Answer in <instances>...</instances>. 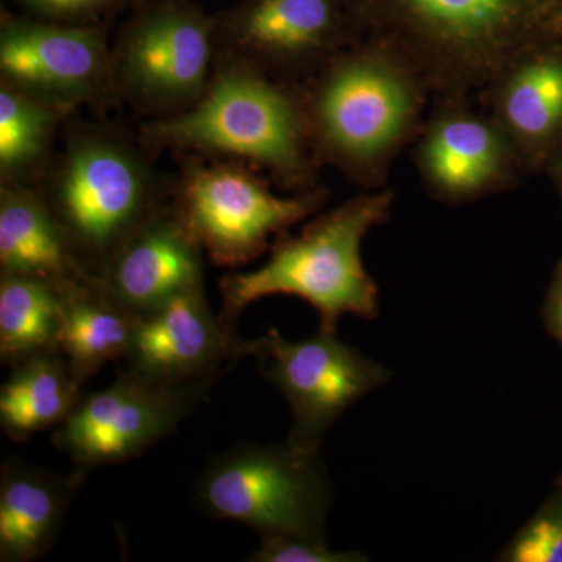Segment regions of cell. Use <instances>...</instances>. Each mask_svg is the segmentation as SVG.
Masks as SVG:
<instances>
[{
    "label": "cell",
    "instance_id": "obj_15",
    "mask_svg": "<svg viewBox=\"0 0 562 562\" xmlns=\"http://www.w3.org/2000/svg\"><path fill=\"white\" fill-rule=\"evenodd\" d=\"M417 158L432 192L461 202L495 190L519 157L497 121L453 105L430 122Z\"/></svg>",
    "mask_w": 562,
    "mask_h": 562
},
{
    "label": "cell",
    "instance_id": "obj_2",
    "mask_svg": "<svg viewBox=\"0 0 562 562\" xmlns=\"http://www.w3.org/2000/svg\"><path fill=\"white\" fill-rule=\"evenodd\" d=\"M147 151L246 162L283 187L312 190L314 154L302 94L238 58L220 55L209 88L191 109L147 120L139 127Z\"/></svg>",
    "mask_w": 562,
    "mask_h": 562
},
{
    "label": "cell",
    "instance_id": "obj_24",
    "mask_svg": "<svg viewBox=\"0 0 562 562\" xmlns=\"http://www.w3.org/2000/svg\"><path fill=\"white\" fill-rule=\"evenodd\" d=\"M249 562H366L358 552H339L327 539L301 536H262L260 547L247 558Z\"/></svg>",
    "mask_w": 562,
    "mask_h": 562
},
{
    "label": "cell",
    "instance_id": "obj_28",
    "mask_svg": "<svg viewBox=\"0 0 562 562\" xmlns=\"http://www.w3.org/2000/svg\"><path fill=\"white\" fill-rule=\"evenodd\" d=\"M560 486L562 487V476H561V482H560Z\"/></svg>",
    "mask_w": 562,
    "mask_h": 562
},
{
    "label": "cell",
    "instance_id": "obj_8",
    "mask_svg": "<svg viewBox=\"0 0 562 562\" xmlns=\"http://www.w3.org/2000/svg\"><path fill=\"white\" fill-rule=\"evenodd\" d=\"M325 190L279 195L246 162L191 157L171 184L181 221L217 268L238 269L271 249L269 239L313 216Z\"/></svg>",
    "mask_w": 562,
    "mask_h": 562
},
{
    "label": "cell",
    "instance_id": "obj_1",
    "mask_svg": "<svg viewBox=\"0 0 562 562\" xmlns=\"http://www.w3.org/2000/svg\"><path fill=\"white\" fill-rule=\"evenodd\" d=\"M351 32L390 52L425 91L492 88L562 31V0H346Z\"/></svg>",
    "mask_w": 562,
    "mask_h": 562
},
{
    "label": "cell",
    "instance_id": "obj_21",
    "mask_svg": "<svg viewBox=\"0 0 562 562\" xmlns=\"http://www.w3.org/2000/svg\"><path fill=\"white\" fill-rule=\"evenodd\" d=\"M69 114L0 83V183L38 187L54 162V140Z\"/></svg>",
    "mask_w": 562,
    "mask_h": 562
},
{
    "label": "cell",
    "instance_id": "obj_7",
    "mask_svg": "<svg viewBox=\"0 0 562 562\" xmlns=\"http://www.w3.org/2000/svg\"><path fill=\"white\" fill-rule=\"evenodd\" d=\"M217 57L216 21L201 7L140 2L111 44L114 92L149 120L173 116L202 98Z\"/></svg>",
    "mask_w": 562,
    "mask_h": 562
},
{
    "label": "cell",
    "instance_id": "obj_25",
    "mask_svg": "<svg viewBox=\"0 0 562 562\" xmlns=\"http://www.w3.org/2000/svg\"><path fill=\"white\" fill-rule=\"evenodd\" d=\"M44 20L63 24H95L105 14L121 9L132 0H21Z\"/></svg>",
    "mask_w": 562,
    "mask_h": 562
},
{
    "label": "cell",
    "instance_id": "obj_5",
    "mask_svg": "<svg viewBox=\"0 0 562 562\" xmlns=\"http://www.w3.org/2000/svg\"><path fill=\"white\" fill-rule=\"evenodd\" d=\"M316 74L302 94L314 154L371 179L408 138L427 91L398 58L368 43L339 52Z\"/></svg>",
    "mask_w": 562,
    "mask_h": 562
},
{
    "label": "cell",
    "instance_id": "obj_11",
    "mask_svg": "<svg viewBox=\"0 0 562 562\" xmlns=\"http://www.w3.org/2000/svg\"><path fill=\"white\" fill-rule=\"evenodd\" d=\"M0 83L72 114L116 98L111 46L99 24L0 20Z\"/></svg>",
    "mask_w": 562,
    "mask_h": 562
},
{
    "label": "cell",
    "instance_id": "obj_19",
    "mask_svg": "<svg viewBox=\"0 0 562 562\" xmlns=\"http://www.w3.org/2000/svg\"><path fill=\"white\" fill-rule=\"evenodd\" d=\"M135 322L136 317L111 302L90 279L63 290L58 349L80 390L106 362L127 355Z\"/></svg>",
    "mask_w": 562,
    "mask_h": 562
},
{
    "label": "cell",
    "instance_id": "obj_16",
    "mask_svg": "<svg viewBox=\"0 0 562 562\" xmlns=\"http://www.w3.org/2000/svg\"><path fill=\"white\" fill-rule=\"evenodd\" d=\"M85 480L35 468L16 457L0 468V561L33 562L49 553Z\"/></svg>",
    "mask_w": 562,
    "mask_h": 562
},
{
    "label": "cell",
    "instance_id": "obj_12",
    "mask_svg": "<svg viewBox=\"0 0 562 562\" xmlns=\"http://www.w3.org/2000/svg\"><path fill=\"white\" fill-rule=\"evenodd\" d=\"M249 344L213 313L201 284L136 317L125 369L146 382L210 394L225 373L249 357Z\"/></svg>",
    "mask_w": 562,
    "mask_h": 562
},
{
    "label": "cell",
    "instance_id": "obj_9",
    "mask_svg": "<svg viewBox=\"0 0 562 562\" xmlns=\"http://www.w3.org/2000/svg\"><path fill=\"white\" fill-rule=\"evenodd\" d=\"M249 357L290 405L286 442L312 457L319 454L325 435L342 414L391 376L382 364L339 341L336 333L321 330L305 341H288L272 328L250 339Z\"/></svg>",
    "mask_w": 562,
    "mask_h": 562
},
{
    "label": "cell",
    "instance_id": "obj_18",
    "mask_svg": "<svg viewBox=\"0 0 562 562\" xmlns=\"http://www.w3.org/2000/svg\"><path fill=\"white\" fill-rule=\"evenodd\" d=\"M0 273L35 277L60 290L88 279L36 187L0 184Z\"/></svg>",
    "mask_w": 562,
    "mask_h": 562
},
{
    "label": "cell",
    "instance_id": "obj_14",
    "mask_svg": "<svg viewBox=\"0 0 562 562\" xmlns=\"http://www.w3.org/2000/svg\"><path fill=\"white\" fill-rule=\"evenodd\" d=\"M203 258L201 244L169 202L133 233L92 281L124 312L143 317L180 292L205 284Z\"/></svg>",
    "mask_w": 562,
    "mask_h": 562
},
{
    "label": "cell",
    "instance_id": "obj_23",
    "mask_svg": "<svg viewBox=\"0 0 562 562\" xmlns=\"http://www.w3.org/2000/svg\"><path fill=\"white\" fill-rule=\"evenodd\" d=\"M502 557L508 562H562V495L517 532Z\"/></svg>",
    "mask_w": 562,
    "mask_h": 562
},
{
    "label": "cell",
    "instance_id": "obj_6",
    "mask_svg": "<svg viewBox=\"0 0 562 562\" xmlns=\"http://www.w3.org/2000/svg\"><path fill=\"white\" fill-rule=\"evenodd\" d=\"M330 476L321 457L290 443L241 442L210 458L195 480L194 506L205 517L246 525L262 536L327 539Z\"/></svg>",
    "mask_w": 562,
    "mask_h": 562
},
{
    "label": "cell",
    "instance_id": "obj_3",
    "mask_svg": "<svg viewBox=\"0 0 562 562\" xmlns=\"http://www.w3.org/2000/svg\"><path fill=\"white\" fill-rule=\"evenodd\" d=\"M392 201L391 191L355 195L299 235L281 233L261 268L222 277L221 319L236 328L247 306L277 294L308 302L319 316L321 331L336 333L346 314L375 319L379 288L366 271L361 247L368 233L390 217Z\"/></svg>",
    "mask_w": 562,
    "mask_h": 562
},
{
    "label": "cell",
    "instance_id": "obj_13",
    "mask_svg": "<svg viewBox=\"0 0 562 562\" xmlns=\"http://www.w3.org/2000/svg\"><path fill=\"white\" fill-rule=\"evenodd\" d=\"M214 21L220 55L272 77L317 72L351 35L346 0H244Z\"/></svg>",
    "mask_w": 562,
    "mask_h": 562
},
{
    "label": "cell",
    "instance_id": "obj_4",
    "mask_svg": "<svg viewBox=\"0 0 562 562\" xmlns=\"http://www.w3.org/2000/svg\"><path fill=\"white\" fill-rule=\"evenodd\" d=\"M144 150L120 132L80 122L36 187L90 280L171 202V187L158 179Z\"/></svg>",
    "mask_w": 562,
    "mask_h": 562
},
{
    "label": "cell",
    "instance_id": "obj_10",
    "mask_svg": "<svg viewBox=\"0 0 562 562\" xmlns=\"http://www.w3.org/2000/svg\"><path fill=\"white\" fill-rule=\"evenodd\" d=\"M206 395L146 382L122 368L109 387L81 395L54 428L52 442L68 454L72 472L87 480L95 469L135 460L169 438Z\"/></svg>",
    "mask_w": 562,
    "mask_h": 562
},
{
    "label": "cell",
    "instance_id": "obj_20",
    "mask_svg": "<svg viewBox=\"0 0 562 562\" xmlns=\"http://www.w3.org/2000/svg\"><path fill=\"white\" fill-rule=\"evenodd\" d=\"M81 395L60 350L32 355L11 366L0 390V427L13 442L57 428Z\"/></svg>",
    "mask_w": 562,
    "mask_h": 562
},
{
    "label": "cell",
    "instance_id": "obj_26",
    "mask_svg": "<svg viewBox=\"0 0 562 562\" xmlns=\"http://www.w3.org/2000/svg\"><path fill=\"white\" fill-rule=\"evenodd\" d=\"M543 319H546L547 330L552 333L562 346V261L554 272L549 294H547Z\"/></svg>",
    "mask_w": 562,
    "mask_h": 562
},
{
    "label": "cell",
    "instance_id": "obj_17",
    "mask_svg": "<svg viewBox=\"0 0 562 562\" xmlns=\"http://www.w3.org/2000/svg\"><path fill=\"white\" fill-rule=\"evenodd\" d=\"M495 117L517 157L536 160L562 138V50L543 47L494 85Z\"/></svg>",
    "mask_w": 562,
    "mask_h": 562
},
{
    "label": "cell",
    "instance_id": "obj_22",
    "mask_svg": "<svg viewBox=\"0 0 562 562\" xmlns=\"http://www.w3.org/2000/svg\"><path fill=\"white\" fill-rule=\"evenodd\" d=\"M63 290L35 277L0 273V361L7 368L58 349Z\"/></svg>",
    "mask_w": 562,
    "mask_h": 562
},
{
    "label": "cell",
    "instance_id": "obj_27",
    "mask_svg": "<svg viewBox=\"0 0 562 562\" xmlns=\"http://www.w3.org/2000/svg\"><path fill=\"white\" fill-rule=\"evenodd\" d=\"M558 177H560V184H561V191H562V158L560 161V173H558Z\"/></svg>",
    "mask_w": 562,
    "mask_h": 562
}]
</instances>
